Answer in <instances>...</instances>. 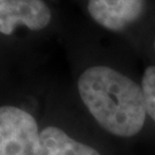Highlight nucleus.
Instances as JSON below:
<instances>
[{"mask_svg": "<svg viewBox=\"0 0 155 155\" xmlns=\"http://www.w3.org/2000/svg\"><path fill=\"white\" fill-rule=\"evenodd\" d=\"M76 90L94 124L111 138L132 140L148 127L141 84L117 68L104 63L85 67L76 77Z\"/></svg>", "mask_w": 155, "mask_h": 155, "instance_id": "obj_1", "label": "nucleus"}, {"mask_svg": "<svg viewBox=\"0 0 155 155\" xmlns=\"http://www.w3.org/2000/svg\"><path fill=\"white\" fill-rule=\"evenodd\" d=\"M41 124L22 106L2 104L0 107V155H36Z\"/></svg>", "mask_w": 155, "mask_h": 155, "instance_id": "obj_2", "label": "nucleus"}, {"mask_svg": "<svg viewBox=\"0 0 155 155\" xmlns=\"http://www.w3.org/2000/svg\"><path fill=\"white\" fill-rule=\"evenodd\" d=\"M52 9L45 0H0V33L11 36L18 28L43 31L52 22Z\"/></svg>", "mask_w": 155, "mask_h": 155, "instance_id": "obj_3", "label": "nucleus"}, {"mask_svg": "<svg viewBox=\"0 0 155 155\" xmlns=\"http://www.w3.org/2000/svg\"><path fill=\"white\" fill-rule=\"evenodd\" d=\"M90 17L99 27L122 33L144 17L146 0H87Z\"/></svg>", "mask_w": 155, "mask_h": 155, "instance_id": "obj_5", "label": "nucleus"}, {"mask_svg": "<svg viewBox=\"0 0 155 155\" xmlns=\"http://www.w3.org/2000/svg\"><path fill=\"white\" fill-rule=\"evenodd\" d=\"M152 47H153V52H154V54H155V37H154V39H153V43H152Z\"/></svg>", "mask_w": 155, "mask_h": 155, "instance_id": "obj_7", "label": "nucleus"}, {"mask_svg": "<svg viewBox=\"0 0 155 155\" xmlns=\"http://www.w3.org/2000/svg\"><path fill=\"white\" fill-rule=\"evenodd\" d=\"M140 84L143 87L146 104V110L148 115L150 127H155V66L150 64L145 68L141 75Z\"/></svg>", "mask_w": 155, "mask_h": 155, "instance_id": "obj_6", "label": "nucleus"}, {"mask_svg": "<svg viewBox=\"0 0 155 155\" xmlns=\"http://www.w3.org/2000/svg\"><path fill=\"white\" fill-rule=\"evenodd\" d=\"M36 155H107L105 148L61 123L41 124L40 141Z\"/></svg>", "mask_w": 155, "mask_h": 155, "instance_id": "obj_4", "label": "nucleus"}]
</instances>
